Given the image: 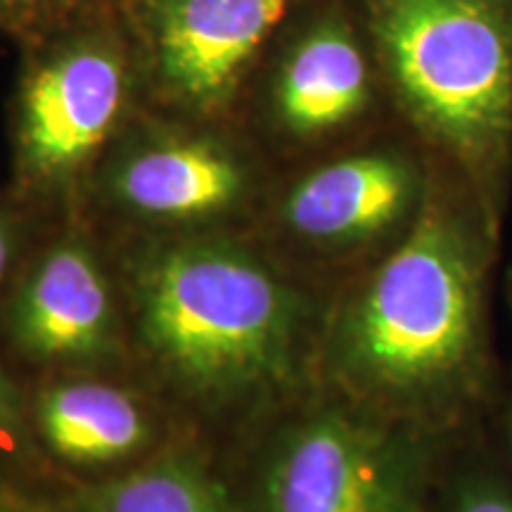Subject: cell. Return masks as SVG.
Masks as SVG:
<instances>
[{"label":"cell","mask_w":512,"mask_h":512,"mask_svg":"<svg viewBox=\"0 0 512 512\" xmlns=\"http://www.w3.org/2000/svg\"><path fill=\"white\" fill-rule=\"evenodd\" d=\"M498 228L437 164L422 219L332 294L316 387L432 437L479 430L496 399Z\"/></svg>","instance_id":"cell-1"},{"label":"cell","mask_w":512,"mask_h":512,"mask_svg":"<svg viewBox=\"0 0 512 512\" xmlns=\"http://www.w3.org/2000/svg\"><path fill=\"white\" fill-rule=\"evenodd\" d=\"M147 247L131 273L133 318L147 356L178 389L233 403L316 387L332 294L228 238L195 233Z\"/></svg>","instance_id":"cell-2"},{"label":"cell","mask_w":512,"mask_h":512,"mask_svg":"<svg viewBox=\"0 0 512 512\" xmlns=\"http://www.w3.org/2000/svg\"><path fill=\"white\" fill-rule=\"evenodd\" d=\"M399 121L498 228L512 204V0H368Z\"/></svg>","instance_id":"cell-3"},{"label":"cell","mask_w":512,"mask_h":512,"mask_svg":"<svg viewBox=\"0 0 512 512\" xmlns=\"http://www.w3.org/2000/svg\"><path fill=\"white\" fill-rule=\"evenodd\" d=\"M10 188L41 214L86 202L102 157L143 107L117 3L17 43Z\"/></svg>","instance_id":"cell-4"},{"label":"cell","mask_w":512,"mask_h":512,"mask_svg":"<svg viewBox=\"0 0 512 512\" xmlns=\"http://www.w3.org/2000/svg\"><path fill=\"white\" fill-rule=\"evenodd\" d=\"M275 171L401 124L368 0H297L235 117Z\"/></svg>","instance_id":"cell-5"},{"label":"cell","mask_w":512,"mask_h":512,"mask_svg":"<svg viewBox=\"0 0 512 512\" xmlns=\"http://www.w3.org/2000/svg\"><path fill=\"white\" fill-rule=\"evenodd\" d=\"M453 441L313 387L266 448L254 512H427Z\"/></svg>","instance_id":"cell-6"},{"label":"cell","mask_w":512,"mask_h":512,"mask_svg":"<svg viewBox=\"0 0 512 512\" xmlns=\"http://www.w3.org/2000/svg\"><path fill=\"white\" fill-rule=\"evenodd\" d=\"M434 183V157L406 126L394 124L278 169L264 207L287 245L313 264L335 268L344 285L411 233Z\"/></svg>","instance_id":"cell-7"},{"label":"cell","mask_w":512,"mask_h":512,"mask_svg":"<svg viewBox=\"0 0 512 512\" xmlns=\"http://www.w3.org/2000/svg\"><path fill=\"white\" fill-rule=\"evenodd\" d=\"M271 162L235 121L140 107L102 157L86 202L155 230H209L266 202Z\"/></svg>","instance_id":"cell-8"},{"label":"cell","mask_w":512,"mask_h":512,"mask_svg":"<svg viewBox=\"0 0 512 512\" xmlns=\"http://www.w3.org/2000/svg\"><path fill=\"white\" fill-rule=\"evenodd\" d=\"M297 0H117L143 107L235 121L256 64Z\"/></svg>","instance_id":"cell-9"},{"label":"cell","mask_w":512,"mask_h":512,"mask_svg":"<svg viewBox=\"0 0 512 512\" xmlns=\"http://www.w3.org/2000/svg\"><path fill=\"white\" fill-rule=\"evenodd\" d=\"M117 306L91 245L62 235L27 259L0 302V335L31 366H81L117 349Z\"/></svg>","instance_id":"cell-10"},{"label":"cell","mask_w":512,"mask_h":512,"mask_svg":"<svg viewBox=\"0 0 512 512\" xmlns=\"http://www.w3.org/2000/svg\"><path fill=\"white\" fill-rule=\"evenodd\" d=\"M34 439L74 467H105L138 456L152 420L136 396L110 382L53 380L27 399Z\"/></svg>","instance_id":"cell-11"},{"label":"cell","mask_w":512,"mask_h":512,"mask_svg":"<svg viewBox=\"0 0 512 512\" xmlns=\"http://www.w3.org/2000/svg\"><path fill=\"white\" fill-rule=\"evenodd\" d=\"M79 512H235L226 491L183 453L159 456L83 491Z\"/></svg>","instance_id":"cell-12"},{"label":"cell","mask_w":512,"mask_h":512,"mask_svg":"<svg viewBox=\"0 0 512 512\" xmlns=\"http://www.w3.org/2000/svg\"><path fill=\"white\" fill-rule=\"evenodd\" d=\"M427 512H512V482L482 427L446 451Z\"/></svg>","instance_id":"cell-13"},{"label":"cell","mask_w":512,"mask_h":512,"mask_svg":"<svg viewBox=\"0 0 512 512\" xmlns=\"http://www.w3.org/2000/svg\"><path fill=\"white\" fill-rule=\"evenodd\" d=\"M114 3L117 0H0V36L17 46Z\"/></svg>","instance_id":"cell-14"},{"label":"cell","mask_w":512,"mask_h":512,"mask_svg":"<svg viewBox=\"0 0 512 512\" xmlns=\"http://www.w3.org/2000/svg\"><path fill=\"white\" fill-rule=\"evenodd\" d=\"M41 216V211L22 200L10 185L0 190V302L31 256Z\"/></svg>","instance_id":"cell-15"},{"label":"cell","mask_w":512,"mask_h":512,"mask_svg":"<svg viewBox=\"0 0 512 512\" xmlns=\"http://www.w3.org/2000/svg\"><path fill=\"white\" fill-rule=\"evenodd\" d=\"M34 446L31 434L27 399L12 382L8 368L0 363V472L10 484V467L15 470L29 456Z\"/></svg>","instance_id":"cell-16"},{"label":"cell","mask_w":512,"mask_h":512,"mask_svg":"<svg viewBox=\"0 0 512 512\" xmlns=\"http://www.w3.org/2000/svg\"><path fill=\"white\" fill-rule=\"evenodd\" d=\"M484 437L512 482V366H505L496 399L482 425Z\"/></svg>","instance_id":"cell-17"},{"label":"cell","mask_w":512,"mask_h":512,"mask_svg":"<svg viewBox=\"0 0 512 512\" xmlns=\"http://www.w3.org/2000/svg\"><path fill=\"white\" fill-rule=\"evenodd\" d=\"M0 512H48V510L38 508L34 503L22 501L15 491L8 489V491H0Z\"/></svg>","instance_id":"cell-18"},{"label":"cell","mask_w":512,"mask_h":512,"mask_svg":"<svg viewBox=\"0 0 512 512\" xmlns=\"http://www.w3.org/2000/svg\"><path fill=\"white\" fill-rule=\"evenodd\" d=\"M503 299H505V306H508V311L512 316V261L503 271Z\"/></svg>","instance_id":"cell-19"},{"label":"cell","mask_w":512,"mask_h":512,"mask_svg":"<svg viewBox=\"0 0 512 512\" xmlns=\"http://www.w3.org/2000/svg\"><path fill=\"white\" fill-rule=\"evenodd\" d=\"M8 489H10L8 479H5V475H3V472H0V491H8Z\"/></svg>","instance_id":"cell-20"}]
</instances>
